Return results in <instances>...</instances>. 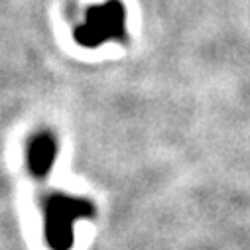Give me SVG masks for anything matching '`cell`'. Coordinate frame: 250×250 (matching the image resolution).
I'll list each match as a JSON object with an SVG mask.
<instances>
[{
    "mask_svg": "<svg viewBox=\"0 0 250 250\" xmlns=\"http://www.w3.org/2000/svg\"><path fill=\"white\" fill-rule=\"evenodd\" d=\"M55 160V144H53V138L47 136V134H40L34 138L32 146H30V156H28V162H30V169L34 175H45L49 166L53 164Z\"/></svg>",
    "mask_w": 250,
    "mask_h": 250,
    "instance_id": "obj_3",
    "label": "cell"
},
{
    "mask_svg": "<svg viewBox=\"0 0 250 250\" xmlns=\"http://www.w3.org/2000/svg\"><path fill=\"white\" fill-rule=\"evenodd\" d=\"M124 32V8L116 0L93 6L87 12L85 22L75 30V38L81 45L95 47L106 40H116Z\"/></svg>",
    "mask_w": 250,
    "mask_h": 250,
    "instance_id": "obj_1",
    "label": "cell"
},
{
    "mask_svg": "<svg viewBox=\"0 0 250 250\" xmlns=\"http://www.w3.org/2000/svg\"><path fill=\"white\" fill-rule=\"evenodd\" d=\"M89 205L79 199L53 197L47 205V240L55 250H67L73 238V223L87 215Z\"/></svg>",
    "mask_w": 250,
    "mask_h": 250,
    "instance_id": "obj_2",
    "label": "cell"
}]
</instances>
